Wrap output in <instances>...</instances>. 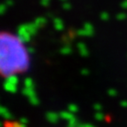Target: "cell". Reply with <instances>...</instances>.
<instances>
[{"label": "cell", "mask_w": 127, "mask_h": 127, "mask_svg": "<svg viewBox=\"0 0 127 127\" xmlns=\"http://www.w3.org/2000/svg\"><path fill=\"white\" fill-rule=\"evenodd\" d=\"M17 83H18V78L16 75H11L6 78L4 82V89L7 92L14 93L17 90Z\"/></svg>", "instance_id": "6da1fadb"}, {"label": "cell", "mask_w": 127, "mask_h": 127, "mask_svg": "<svg viewBox=\"0 0 127 127\" xmlns=\"http://www.w3.org/2000/svg\"><path fill=\"white\" fill-rule=\"evenodd\" d=\"M31 35L26 28V25H21L18 29V38L21 42H28L31 39Z\"/></svg>", "instance_id": "7a4b0ae2"}, {"label": "cell", "mask_w": 127, "mask_h": 127, "mask_svg": "<svg viewBox=\"0 0 127 127\" xmlns=\"http://www.w3.org/2000/svg\"><path fill=\"white\" fill-rule=\"evenodd\" d=\"M3 127H25L24 124L18 121H12V120H5Z\"/></svg>", "instance_id": "3957f363"}, {"label": "cell", "mask_w": 127, "mask_h": 127, "mask_svg": "<svg viewBox=\"0 0 127 127\" xmlns=\"http://www.w3.org/2000/svg\"><path fill=\"white\" fill-rule=\"evenodd\" d=\"M25 25H26L27 30L29 31V33L32 36H34L37 32V29H38V27L35 25V23H28V24H25Z\"/></svg>", "instance_id": "277c9868"}, {"label": "cell", "mask_w": 127, "mask_h": 127, "mask_svg": "<svg viewBox=\"0 0 127 127\" xmlns=\"http://www.w3.org/2000/svg\"><path fill=\"white\" fill-rule=\"evenodd\" d=\"M59 116H60V115H58V114H56V113H54V112H49V113H47L46 118H47V120H48L50 123H56Z\"/></svg>", "instance_id": "5b68a950"}, {"label": "cell", "mask_w": 127, "mask_h": 127, "mask_svg": "<svg viewBox=\"0 0 127 127\" xmlns=\"http://www.w3.org/2000/svg\"><path fill=\"white\" fill-rule=\"evenodd\" d=\"M59 115H60L61 118L66 119L68 122H69L70 120H72V119L75 117V116H73V114H72L71 112H69V111H63V112H61Z\"/></svg>", "instance_id": "8992f818"}, {"label": "cell", "mask_w": 127, "mask_h": 127, "mask_svg": "<svg viewBox=\"0 0 127 127\" xmlns=\"http://www.w3.org/2000/svg\"><path fill=\"white\" fill-rule=\"evenodd\" d=\"M23 94L24 95H26V96L28 97V98H31V97H34V96H36V94H35V91H34V89L33 88H24L23 89Z\"/></svg>", "instance_id": "52a82bcc"}, {"label": "cell", "mask_w": 127, "mask_h": 127, "mask_svg": "<svg viewBox=\"0 0 127 127\" xmlns=\"http://www.w3.org/2000/svg\"><path fill=\"white\" fill-rule=\"evenodd\" d=\"M83 29L86 33V36H91L93 34V26L90 23H85Z\"/></svg>", "instance_id": "ba28073f"}, {"label": "cell", "mask_w": 127, "mask_h": 127, "mask_svg": "<svg viewBox=\"0 0 127 127\" xmlns=\"http://www.w3.org/2000/svg\"><path fill=\"white\" fill-rule=\"evenodd\" d=\"M77 47H78V49H79L80 55H82V56H87V55H88V50H87L86 46H85L83 43H78Z\"/></svg>", "instance_id": "9c48e42d"}, {"label": "cell", "mask_w": 127, "mask_h": 127, "mask_svg": "<svg viewBox=\"0 0 127 127\" xmlns=\"http://www.w3.org/2000/svg\"><path fill=\"white\" fill-rule=\"evenodd\" d=\"M53 23H54V27H55V29L56 30H62L63 28H64V25H63V22L59 19V18H55L54 19V21H53Z\"/></svg>", "instance_id": "30bf717a"}, {"label": "cell", "mask_w": 127, "mask_h": 127, "mask_svg": "<svg viewBox=\"0 0 127 127\" xmlns=\"http://www.w3.org/2000/svg\"><path fill=\"white\" fill-rule=\"evenodd\" d=\"M35 25L38 27V28H41V27H43L44 25H45V23H46V19L45 18H43V17H39V18H37L36 20H35Z\"/></svg>", "instance_id": "8fae6325"}, {"label": "cell", "mask_w": 127, "mask_h": 127, "mask_svg": "<svg viewBox=\"0 0 127 127\" xmlns=\"http://www.w3.org/2000/svg\"><path fill=\"white\" fill-rule=\"evenodd\" d=\"M24 85H25L26 88H33L34 89V82H33L32 79L29 78V77H27L24 80Z\"/></svg>", "instance_id": "7c38bea8"}, {"label": "cell", "mask_w": 127, "mask_h": 127, "mask_svg": "<svg viewBox=\"0 0 127 127\" xmlns=\"http://www.w3.org/2000/svg\"><path fill=\"white\" fill-rule=\"evenodd\" d=\"M1 114H2V116H3L4 118H6V120H10L11 114H10V112L7 110V108L1 107Z\"/></svg>", "instance_id": "4fadbf2b"}, {"label": "cell", "mask_w": 127, "mask_h": 127, "mask_svg": "<svg viewBox=\"0 0 127 127\" xmlns=\"http://www.w3.org/2000/svg\"><path fill=\"white\" fill-rule=\"evenodd\" d=\"M60 52H61V54L68 55V54H70V53H71V48H70L69 46H64L63 48H61Z\"/></svg>", "instance_id": "5bb4252c"}, {"label": "cell", "mask_w": 127, "mask_h": 127, "mask_svg": "<svg viewBox=\"0 0 127 127\" xmlns=\"http://www.w3.org/2000/svg\"><path fill=\"white\" fill-rule=\"evenodd\" d=\"M77 110H78V107H77L75 104H70V105L68 106V111L71 112V113H74V112H76Z\"/></svg>", "instance_id": "9a60e30c"}, {"label": "cell", "mask_w": 127, "mask_h": 127, "mask_svg": "<svg viewBox=\"0 0 127 127\" xmlns=\"http://www.w3.org/2000/svg\"><path fill=\"white\" fill-rule=\"evenodd\" d=\"M100 18H101V20H103V21H107V20L109 19V14H108L107 12H102L101 15H100Z\"/></svg>", "instance_id": "2e32d148"}, {"label": "cell", "mask_w": 127, "mask_h": 127, "mask_svg": "<svg viewBox=\"0 0 127 127\" xmlns=\"http://www.w3.org/2000/svg\"><path fill=\"white\" fill-rule=\"evenodd\" d=\"M126 17H127V15H126L125 13H119V14H117V16H116V18H117L118 20H125Z\"/></svg>", "instance_id": "e0dca14e"}, {"label": "cell", "mask_w": 127, "mask_h": 127, "mask_svg": "<svg viewBox=\"0 0 127 127\" xmlns=\"http://www.w3.org/2000/svg\"><path fill=\"white\" fill-rule=\"evenodd\" d=\"M62 7L64 8L65 10H69L70 8H71V4H69V3H67V2H65V3H63V5H62Z\"/></svg>", "instance_id": "ac0fdd59"}, {"label": "cell", "mask_w": 127, "mask_h": 127, "mask_svg": "<svg viewBox=\"0 0 127 127\" xmlns=\"http://www.w3.org/2000/svg\"><path fill=\"white\" fill-rule=\"evenodd\" d=\"M95 118H96L97 120H102L104 117H103V115H102L100 112H98V113H96V114H95Z\"/></svg>", "instance_id": "d6986e66"}, {"label": "cell", "mask_w": 127, "mask_h": 127, "mask_svg": "<svg viewBox=\"0 0 127 127\" xmlns=\"http://www.w3.org/2000/svg\"><path fill=\"white\" fill-rule=\"evenodd\" d=\"M77 34L80 35V36H86V33H85L84 29H80V30H78V31H77Z\"/></svg>", "instance_id": "ffe728a7"}, {"label": "cell", "mask_w": 127, "mask_h": 127, "mask_svg": "<svg viewBox=\"0 0 127 127\" xmlns=\"http://www.w3.org/2000/svg\"><path fill=\"white\" fill-rule=\"evenodd\" d=\"M40 2H41V4H42L43 6H48L50 0H40Z\"/></svg>", "instance_id": "44dd1931"}, {"label": "cell", "mask_w": 127, "mask_h": 127, "mask_svg": "<svg viewBox=\"0 0 127 127\" xmlns=\"http://www.w3.org/2000/svg\"><path fill=\"white\" fill-rule=\"evenodd\" d=\"M5 8H6V4H1V7H0V13L3 14L4 11H5Z\"/></svg>", "instance_id": "7402d4cb"}, {"label": "cell", "mask_w": 127, "mask_h": 127, "mask_svg": "<svg viewBox=\"0 0 127 127\" xmlns=\"http://www.w3.org/2000/svg\"><path fill=\"white\" fill-rule=\"evenodd\" d=\"M108 94L111 95V96H115V95H116V90H114V89H110V90L108 91Z\"/></svg>", "instance_id": "603a6c76"}, {"label": "cell", "mask_w": 127, "mask_h": 127, "mask_svg": "<svg viewBox=\"0 0 127 127\" xmlns=\"http://www.w3.org/2000/svg\"><path fill=\"white\" fill-rule=\"evenodd\" d=\"M121 6L123 8H125V9H127V0H124V1L121 3Z\"/></svg>", "instance_id": "cb8c5ba5"}, {"label": "cell", "mask_w": 127, "mask_h": 127, "mask_svg": "<svg viewBox=\"0 0 127 127\" xmlns=\"http://www.w3.org/2000/svg\"><path fill=\"white\" fill-rule=\"evenodd\" d=\"M27 50H28V52L31 54V53H34V48L33 47H29V48H27Z\"/></svg>", "instance_id": "d4e9b609"}, {"label": "cell", "mask_w": 127, "mask_h": 127, "mask_svg": "<svg viewBox=\"0 0 127 127\" xmlns=\"http://www.w3.org/2000/svg\"><path fill=\"white\" fill-rule=\"evenodd\" d=\"M81 73H82L83 75H87V74H89V71H88L87 69H83V70L81 71Z\"/></svg>", "instance_id": "484cf974"}, {"label": "cell", "mask_w": 127, "mask_h": 127, "mask_svg": "<svg viewBox=\"0 0 127 127\" xmlns=\"http://www.w3.org/2000/svg\"><path fill=\"white\" fill-rule=\"evenodd\" d=\"M94 108L96 109V110H100V109H101V105H99V104H95V105H94Z\"/></svg>", "instance_id": "4316f807"}, {"label": "cell", "mask_w": 127, "mask_h": 127, "mask_svg": "<svg viewBox=\"0 0 127 127\" xmlns=\"http://www.w3.org/2000/svg\"><path fill=\"white\" fill-rule=\"evenodd\" d=\"M120 104H121L123 107H127V101H122Z\"/></svg>", "instance_id": "83f0119b"}, {"label": "cell", "mask_w": 127, "mask_h": 127, "mask_svg": "<svg viewBox=\"0 0 127 127\" xmlns=\"http://www.w3.org/2000/svg\"><path fill=\"white\" fill-rule=\"evenodd\" d=\"M12 1H11V0H7V1H6V5H12Z\"/></svg>", "instance_id": "f1b7e54d"}, {"label": "cell", "mask_w": 127, "mask_h": 127, "mask_svg": "<svg viewBox=\"0 0 127 127\" xmlns=\"http://www.w3.org/2000/svg\"><path fill=\"white\" fill-rule=\"evenodd\" d=\"M61 1H65V0H61Z\"/></svg>", "instance_id": "f546056e"}]
</instances>
